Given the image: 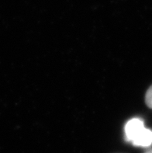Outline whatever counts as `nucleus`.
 Here are the masks:
<instances>
[{"label":"nucleus","instance_id":"obj_1","mask_svg":"<svg viewBox=\"0 0 152 153\" xmlns=\"http://www.w3.org/2000/svg\"><path fill=\"white\" fill-rule=\"evenodd\" d=\"M125 139L136 147L148 148L152 145V131L145 128L140 118H133L127 121L124 128Z\"/></svg>","mask_w":152,"mask_h":153},{"label":"nucleus","instance_id":"obj_2","mask_svg":"<svg viewBox=\"0 0 152 153\" xmlns=\"http://www.w3.org/2000/svg\"><path fill=\"white\" fill-rule=\"evenodd\" d=\"M145 103L149 108L152 109V85L148 89L145 95Z\"/></svg>","mask_w":152,"mask_h":153},{"label":"nucleus","instance_id":"obj_3","mask_svg":"<svg viewBox=\"0 0 152 153\" xmlns=\"http://www.w3.org/2000/svg\"><path fill=\"white\" fill-rule=\"evenodd\" d=\"M145 153H152V149H150V150H148V151H147Z\"/></svg>","mask_w":152,"mask_h":153}]
</instances>
